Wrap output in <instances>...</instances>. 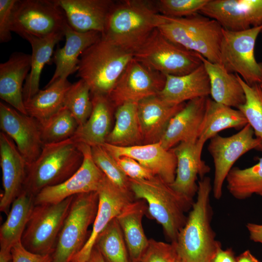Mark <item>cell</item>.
I'll use <instances>...</instances> for the list:
<instances>
[{
	"label": "cell",
	"instance_id": "6da1fadb",
	"mask_svg": "<svg viewBox=\"0 0 262 262\" xmlns=\"http://www.w3.org/2000/svg\"><path fill=\"white\" fill-rule=\"evenodd\" d=\"M212 185L205 176L198 182L197 197L186 222L173 243L183 262H211L221 243L215 239L211 226L213 209L210 202Z\"/></svg>",
	"mask_w": 262,
	"mask_h": 262
},
{
	"label": "cell",
	"instance_id": "7a4b0ae2",
	"mask_svg": "<svg viewBox=\"0 0 262 262\" xmlns=\"http://www.w3.org/2000/svg\"><path fill=\"white\" fill-rule=\"evenodd\" d=\"M156 0L115 1L102 36L133 54L160 20Z\"/></svg>",
	"mask_w": 262,
	"mask_h": 262
},
{
	"label": "cell",
	"instance_id": "3957f363",
	"mask_svg": "<svg viewBox=\"0 0 262 262\" xmlns=\"http://www.w3.org/2000/svg\"><path fill=\"white\" fill-rule=\"evenodd\" d=\"M129 183L135 199L147 202L149 215L162 226L171 243L175 242L186 222L185 213L191 209L194 202L186 200L156 176L148 180L129 179Z\"/></svg>",
	"mask_w": 262,
	"mask_h": 262
},
{
	"label": "cell",
	"instance_id": "277c9868",
	"mask_svg": "<svg viewBox=\"0 0 262 262\" xmlns=\"http://www.w3.org/2000/svg\"><path fill=\"white\" fill-rule=\"evenodd\" d=\"M133 56L102 36L81 55L76 77L87 84L91 94L108 96Z\"/></svg>",
	"mask_w": 262,
	"mask_h": 262
},
{
	"label": "cell",
	"instance_id": "5b68a950",
	"mask_svg": "<svg viewBox=\"0 0 262 262\" xmlns=\"http://www.w3.org/2000/svg\"><path fill=\"white\" fill-rule=\"evenodd\" d=\"M83 160L72 137L44 145L37 159L27 166L23 190L35 196L44 188L64 182L79 169Z\"/></svg>",
	"mask_w": 262,
	"mask_h": 262
},
{
	"label": "cell",
	"instance_id": "8992f818",
	"mask_svg": "<svg viewBox=\"0 0 262 262\" xmlns=\"http://www.w3.org/2000/svg\"><path fill=\"white\" fill-rule=\"evenodd\" d=\"M157 29L171 41L220 64L223 29L216 20L199 13L180 18L161 14Z\"/></svg>",
	"mask_w": 262,
	"mask_h": 262
},
{
	"label": "cell",
	"instance_id": "52a82bcc",
	"mask_svg": "<svg viewBox=\"0 0 262 262\" xmlns=\"http://www.w3.org/2000/svg\"><path fill=\"white\" fill-rule=\"evenodd\" d=\"M133 55L144 66L165 76L183 75L202 64L198 53L171 41L157 28Z\"/></svg>",
	"mask_w": 262,
	"mask_h": 262
},
{
	"label": "cell",
	"instance_id": "ba28073f",
	"mask_svg": "<svg viewBox=\"0 0 262 262\" xmlns=\"http://www.w3.org/2000/svg\"><path fill=\"white\" fill-rule=\"evenodd\" d=\"M98 204L97 192L74 196L51 255V262H71L82 248L88 239V229L95 220Z\"/></svg>",
	"mask_w": 262,
	"mask_h": 262
},
{
	"label": "cell",
	"instance_id": "9c48e42d",
	"mask_svg": "<svg viewBox=\"0 0 262 262\" xmlns=\"http://www.w3.org/2000/svg\"><path fill=\"white\" fill-rule=\"evenodd\" d=\"M262 25L240 32L223 30L220 64L229 72L237 74L248 85H262V63L254 55Z\"/></svg>",
	"mask_w": 262,
	"mask_h": 262
},
{
	"label": "cell",
	"instance_id": "30bf717a",
	"mask_svg": "<svg viewBox=\"0 0 262 262\" xmlns=\"http://www.w3.org/2000/svg\"><path fill=\"white\" fill-rule=\"evenodd\" d=\"M74 196L56 203L34 205L21 239L27 249L52 255Z\"/></svg>",
	"mask_w": 262,
	"mask_h": 262
},
{
	"label": "cell",
	"instance_id": "8fae6325",
	"mask_svg": "<svg viewBox=\"0 0 262 262\" xmlns=\"http://www.w3.org/2000/svg\"><path fill=\"white\" fill-rule=\"evenodd\" d=\"M67 22L56 0H17L13 12L12 31L21 37H43L63 32Z\"/></svg>",
	"mask_w": 262,
	"mask_h": 262
},
{
	"label": "cell",
	"instance_id": "7c38bea8",
	"mask_svg": "<svg viewBox=\"0 0 262 262\" xmlns=\"http://www.w3.org/2000/svg\"><path fill=\"white\" fill-rule=\"evenodd\" d=\"M254 135L253 129L247 124L231 136L217 134L210 140L208 150L214 165L212 191L215 199L221 198L224 182L236 161L251 150L262 151V143Z\"/></svg>",
	"mask_w": 262,
	"mask_h": 262
},
{
	"label": "cell",
	"instance_id": "4fadbf2b",
	"mask_svg": "<svg viewBox=\"0 0 262 262\" xmlns=\"http://www.w3.org/2000/svg\"><path fill=\"white\" fill-rule=\"evenodd\" d=\"M165 81V75L148 68L133 57L108 97L115 108L125 102L138 103L158 94Z\"/></svg>",
	"mask_w": 262,
	"mask_h": 262
},
{
	"label": "cell",
	"instance_id": "5bb4252c",
	"mask_svg": "<svg viewBox=\"0 0 262 262\" xmlns=\"http://www.w3.org/2000/svg\"><path fill=\"white\" fill-rule=\"evenodd\" d=\"M78 145L83 155L80 167L64 182L41 190L34 196V205L56 203L78 194L98 191L105 175L93 160L91 147L83 143Z\"/></svg>",
	"mask_w": 262,
	"mask_h": 262
},
{
	"label": "cell",
	"instance_id": "9a60e30c",
	"mask_svg": "<svg viewBox=\"0 0 262 262\" xmlns=\"http://www.w3.org/2000/svg\"><path fill=\"white\" fill-rule=\"evenodd\" d=\"M0 128L14 141L27 166L37 159L44 144L35 119L0 102Z\"/></svg>",
	"mask_w": 262,
	"mask_h": 262
},
{
	"label": "cell",
	"instance_id": "2e32d148",
	"mask_svg": "<svg viewBox=\"0 0 262 262\" xmlns=\"http://www.w3.org/2000/svg\"><path fill=\"white\" fill-rule=\"evenodd\" d=\"M97 192L98 204L92 231L82 248L71 262H87L99 235L128 204L135 199L131 191L119 188L105 176Z\"/></svg>",
	"mask_w": 262,
	"mask_h": 262
},
{
	"label": "cell",
	"instance_id": "e0dca14e",
	"mask_svg": "<svg viewBox=\"0 0 262 262\" xmlns=\"http://www.w3.org/2000/svg\"><path fill=\"white\" fill-rule=\"evenodd\" d=\"M199 13L226 31H243L262 25V0H209Z\"/></svg>",
	"mask_w": 262,
	"mask_h": 262
},
{
	"label": "cell",
	"instance_id": "ac0fdd59",
	"mask_svg": "<svg viewBox=\"0 0 262 262\" xmlns=\"http://www.w3.org/2000/svg\"><path fill=\"white\" fill-rule=\"evenodd\" d=\"M196 142H182L171 149L176 157L177 168L175 180L170 185L191 202H194L193 197L197 192V176L202 179L210 171V167L202 160V151L197 147Z\"/></svg>",
	"mask_w": 262,
	"mask_h": 262
},
{
	"label": "cell",
	"instance_id": "d6986e66",
	"mask_svg": "<svg viewBox=\"0 0 262 262\" xmlns=\"http://www.w3.org/2000/svg\"><path fill=\"white\" fill-rule=\"evenodd\" d=\"M102 146L114 158L131 157L168 184L175 178L177 159L171 149H164L157 142L131 147H119L105 143Z\"/></svg>",
	"mask_w": 262,
	"mask_h": 262
},
{
	"label": "cell",
	"instance_id": "ffe728a7",
	"mask_svg": "<svg viewBox=\"0 0 262 262\" xmlns=\"http://www.w3.org/2000/svg\"><path fill=\"white\" fill-rule=\"evenodd\" d=\"M0 164L3 188L0 210L7 215L13 202L23 190L27 164L14 141L1 131Z\"/></svg>",
	"mask_w": 262,
	"mask_h": 262
},
{
	"label": "cell",
	"instance_id": "44dd1931",
	"mask_svg": "<svg viewBox=\"0 0 262 262\" xmlns=\"http://www.w3.org/2000/svg\"><path fill=\"white\" fill-rule=\"evenodd\" d=\"M68 24L81 33L95 31L102 33L113 0H56Z\"/></svg>",
	"mask_w": 262,
	"mask_h": 262
},
{
	"label": "cell",
	"instance_id": "7402d4cb",
	"mask_svg": "<svg viewBox=\"0 0 262 262\" xmlns=\"http://www.w3.org/2000/svg\"><path fill=\"white\" fill-rule=\"evenodd\" d=\"M185 103L172 105L158 94L143 99L137 103V115L143 145L159 142L172 117Z\"/></svg>",
	"mask_w": 262,
	"mask_h": 262
},
{
	"label": "cell",
	"instance_id": "603a6c76",
	"mask_svg": "<svg viewBox=\"0 0 262 262\" xmlns=\"http://www.w3.org/2000/svg\"><path fill=\"white\" fill-rule=\"evenodd\" d=\"M208 97L190 100L170 120L159 142L170 150L182 142L197 140Z\"/></svg>",
	"mask_w": 262,
	"mask_h": 262
},
{
	"label": "cell",
	"instance_id": "cb8c5ba5",
	"mask_svg": "<svg viewBox=\"0 0 262 262\" xmlns=\"http://www.w3.org/2000/svg\"><path fill=\"white\" fill-rule=\"evenodd\" d=\"M63 32L66 38L65 44L53 53L51 61L55 65V69L47 84L59 79H67L70 75L77 72L82 54L102 37V33L98 32H77L72 29L67 22L65 24Z\"/></svg>",
	"mask_w": 262,
	"mask_h": 262
},
{
	"label": "cell",
	"instance_id": "d4e9b609",
	"mask_svg": "<svg viewBox=\"0 0 262 262\" xmlns=\"http://www.w3.org/2000/svg\"><path fill=\"white\" fill-rule=\"evenodd\" d=\"M31 55L13 52L0 64V98L19 112L27 115L23 97V82L31 69Z\"/></svg>",
	"mask_w": 262,
	"mask_h": 262
},
{
	"label": "cell",
	"instance_id": "484cf974",
	"mask_svg": "<svg viewBox=\"0 0 262 262\" xmlns=\"http://www.w3.org/2000/svg\"><path fill=\"white\" fill-rule=\"evenodd\" d=\"M158 95L172 105L196 98L209 97L211 95L210 82L203 63L194 71L183 75H166L164 86Z\"/></svg>",
	"mask_w": 262,
	"mask_h": 262
},
{
	"label": "cell",
	"instance_id": "4316f807",
	"mask_svg": "<svg viewBox=\"0 0 262 262\" xmlns=\"http://www.w3.org/2000/svg\"><path fill=\"white\" fill-rule=\"evenodd\" d=\"M93 104L92 113L82 125L79 126L72 137L77 143L91 147L102 146L106 142L112 130L115 108L108 96L91 94Z\"/></svg>",
	"mask_w": 262,
	"mask_h": 262
},
{
	"label": "cell",
	"instance_id": "83f0119b",
	"mask_svg": "<svg viewBox=\"0 0 262 262\" xmlns=\"http://www.w3.org/2000/svg\"><path fill=\"white\" fill-rule=\"evenodd\" d=\"M142 199L128 204L116 217L121 229L131 262H140L149 242L142 226L147 207Z\"/></svg>",
	"mask_w": 262,
	"mask_h": 262
},
{
	"label": "cell",
	"instance_id": "f1b7e54d",
	"mask_svg": "<svg viewBox=\"0 0 262 262\" xmlns=\"http://www.w3.org/2000/svg\"><path fill=\"white\" fill-rule=\"evenodd\" d=\"M247 121L241 111L216 102L209 97L200 126L196 145L202 151L206 142L229 128L242 129Z\"/></svg>",
	"mask_w": 262,
	"mask_h": 262
},
{
	"label": "cell",
	"instance_id": "f546056e",
	"mask_svg": "<svg viewBox=\"0 0 262 262\" xmlns=\"http://www.w3.org/2000/svg\"><path fill=\"white\" fill-rule=\"evenodd\" d=\"M199 57L209 76L212 99L238 109L245 103L246 95L237 75L229 72L220 64Z\"/></svg>",
	"mask_w": 262,
	"mask_h": 262
},
{
	"label": "cell",
	"instance_id": "4dcf8cb0",
	"mask_svg": "<svg viewBox=\"0 0 262 262\" xmlns=\"http://www.w3.org/2000/svg\"><path fill=\"white\" fill-rule=\"evenodd\" d=\"M64 37V32L57 33L49 36L38 37L31 35H24L22 38L31 44V66L30 72L23 85V97L26 101L40 90L39 83L42 70L46 64L51 61L55 46Z\"/></svg>",
	"mask_w": 262,
	"mask_h": 262
},
{
	"label": "cell",
	"instance_id": "1f68e13d",
	"mask_svg": "<svg viewBox=\"0 0 262 262\" xmlns=\"http://www.w3.org/2000/svg\"><path fill=\"white\" fill-rule=\"evenodd\" d=\"M34 206V196L23 190L0 228V249L11 251L21 239Z\"/></svg>",
	"mask_w": 262,
	"mask_h": 262
},
{
	"label": "cell",
	"instance_id": "d6a6232c",
	"mask_svg": "<svg viewBox=\"0 0 262 262\" xmlns=\"http://www.w3.org/2000/svg\"><path fill=\"white\" fill-rule=\"evenodd\" d=\"M115 125L106 142L119 147L143 145L137 115V103L125 102L116 108Z\"/></svg>",
	"mask_w": 262,
	"mask_h": 262
},
{
	"label": "cell",
	"instance_id": "836d02e7",
	"mask_svg": "<svg viewBox=\"0 0 262 262\" xmlns=\"http://www.w3.org/2000/svg\"><path fill=\"white\" fill-rule=\"evenodd\" d=\"M70 83L67 79H59L44 90L39 91L24 101L27 115L41 122L59 111L64 107L66 93Z\"/></svg>",
	"mask_w": 262,
	"mask_h": 262
},
{
	"label": "cell",
	"instance_id": "e575fe53",
	"mask_svg": "<svg viewBox=\"0 0 262 262\" xmlns=\"http://www.w3.org/2000/svg\"><path fill=\"white\" fill-rule=\"evenodd\" d=\"M247 168L233 167L227 178V188L235 198L245 199L255 194L262 197V157Z\"/></svg>",
	"mask_w": 262,
	"mask_h": 262
},
{
	"label": "cell",
	"instance_id": "d590c367",
	"mask_svg": "<svg viewBox=\"0 0 262 262\" xmlns=\"http://www.w3.org/2000/svg\"><path fill=\"white\" fill-rule=\"evenodd\" d=\"M95 246L106 262H131L123 233L116 218L99 235Z\"/></svg>",
	"mask_w": 262,
	"mask_h": 262
},
{
	"label": "cell",
	"instance_id": "8d00e7d4",
	"mask_svg": "<svg viewBox=\"0 0 262 262\" xmlns=\"http://www.w3.org/2000/svg\"><path fill=\"white\" fill-rule=\"evenodd\" d=\"M39 124L44 145L61 142L72 137L79 127L76 119L65 107Z\"/></svg>",
	"mask_w": 262,
	"mask_h": 262
},
{
	"label": "cell",
	"instance_id": "74e56055",
	"mask_svg": "<svg viewBox=\"0 0 262 262\" xmlns=\"http://www.w3.org/2000/svg\"><path fill=\"white\" fill-rule=\"evenodd\" d=\"M64 107L69 111L79 126L88 119L93 104L90 88L83 80L80 79L71 83L66 93Z\"/></svg>",
	"mask_w": 262,
	"mask_h": 262
},
{
	"label": "cell",
	"instance_id": "f35d334b",
	"mask_svg": "<svg viewBox=\"0 0 262 262\" xmlns=\"http://www.w3.org/2000/svg\"><path fill=\"white\" fill-rule=\"evenodd\" d=\"M246 95L244 104L238 108L253 129L254 135L262 143V88L260 85H247L239 76Z\"/></svg>",
	"mask_w": 262,
	"mask_h": 262
},
{
	"label": "cell",
	"instance_id": "ab89813d",
	"mask_svg": "<svg viewBox=\"0 0 262 262\" xmlns=\"http://www.w3.org/2000/svg\"><path fill=\"white\" fill-rule=\"evenodd\" d=\"M91 151L94 163L104 175L119 188L131 191L129 178L112 155L101 146L92 147Z\"/></svg>",
	"mask_w": 262,
	"mask_h": 262
},
{
	"label": "cell",
	"instance_id": "60d3db41",
	"mask_svg": "<svg viewBox=\"0 0 262 262\" xmlns=\"http://www.w3.org/2000/svg\"><path fill=\"white\" fill-rule=\"evenodd\" d=\"M209 0H156L158 10L161 15L171 17H184L196 13Z\"/></svg>",
	"mask_w": 262,
	"mask_h": 262
},
{
	"label": "cell",
	"instance_id": "b9f144b4",
	"mask_svg": "<svg viewBox=\"0 0 262 262\" xmlns=\"http://www.w3.org/2000/svg\"><path fill=\"white\" fill-rule=\"evenodd\" d=\"M178 255L173 243L149 240L148 246L142 257L141 262H177Z\"/></svg>",
	"mask_w": 262,
	"mask_h": 262
},
{
	"label": "cell",
	"instance_id": "7bdbcfd3",
	"mask_svg": "<svg viewBox=\"0 0 262 262\" xmlns=\"http://www.w3.org/2000/svg\"><path fill=\"white\" fill-rule=\"evenodd\" d=\"M17 0H0V42L12 39L13 12Z\"/></svg>",
	"mask_w": 262,
	"mask_h": 262
},
{
	"label": "cell",
	"instance_id": "ee69618b",
	"mask_svg": "<svg viewBox=\"0 0 262 262\" xmlns=\"http://www.w3.org/2000/svg\"><path fill=\"white\" fill-rule=\"evenodd\" d=\"M115 159L129 179L148 180L155 177L150 171L131 157L121 156Z\"/></svg>",
	"mask_w": 262,
	"mask_h": 262
},
{
	"label": "cell",
	"instance_id": "f6af8a7d",
	"mask_svg": "<svg viewBox=\"0 0 262 262\" xmlns=\"http://www.w3.org/2000/svg\"><path fill=\"white\" fill-rule=\"evenodd\" d=\"M11 262H51V254H39L27 249L20 241L11 250Z\"/></svg>",
	"mask_w": 262,
	"mask_h": 262
},
{
	"label": "cell",
	"instance_id": "bcb514c9",
	"mask_svg": "<svg viewBox=\"0 0 262 262\" xmlns=\"http://www.w3.org/2000/svg\"><path fill=\"white\" fill-rule=\"evenodd\" d=\"M236 257L232 248L226 250L220 247L211 261V262H235Z\"/></svg>",
	"mask_w": 262,
	"mask_h": 262
},
{
	"label": "cell",
	"instance_id": "7dc6e473",
	"mask_svg": "<svg viewBox=\"0 0 262 262\" xmlns=\"http://www.w3.org/2000/svg\"><path fill=\"white\" fill-rule=\"evenodd\" d=\"M246 227L250 239L255 242L262 244V224L248 223Z\"/></svg>",
	"mask_w": 262,
	"mask_h": 262
},
{
	"label": "cell",
	"instance_id": "c3c4849f",
	"mask_svg": "<svg viewBox=\"0 0 262 262\" xmlns=\"http://www.w3.org/2000/svg\"><path fill=\"white\" fill-rule=\"evenodd\" d=\"M235 262H261L249 250H246L236 257Z\"/></svg>",
	"mask_w": 262,
	"mask_h": 262
},
{
	"label": "cell",
	"instance_id": "681fc988",
	"mask_svg": "<svg viewBox=\"0 0 262 262\" xmlns=\"http://www.w3.org/2000/svg\"><path fill=\"white\" fill-rule=\"evenodd\" d=\"M87 262H106L102 255L95 246Z\"/></svg>",
	"mask_w": 262,
	"mask_h": 262
},
{
	"label": "cell",
	"instance_id": "f907efd6",
	"mask_svg": "<svg viewBox=\"0 0 262 262\" xmlns=\"http://www.w3.org/2000/svg\"><path fill=\"white\" fill-rule=\"evenodd\" d=\"M11 259V251L0 250V262H9Z\"/></svg>",
	"mask_w": 262,
	"mask_h": 262
},
{
	"label": "cell",
	"instance_id": "816d5d0a",
	"mask_svg": "<svg viewBox=\"0 0 262 262\" xmlns=\"http://www.w3.org/2000/svg\"><path fill=\"white\" fill-rule=\"evenodd\" d=\"M177 262H183L180 258V257L178 256V260L177 261Z\"/></svg>",
	"mask_w": 262,
	"mask_h": 262
},
{
	"label": "cell",
	"instance_id": "f5cc1de1",
	"mask_svg": "<svg viewBox=\"0 0 262 262\" xmlns=\"http://www.w3.org/2000/svg\"><path fill=\"white\" fill-rule=\"evenodd\" d=\"M261 87H262V85H261Z\"/></svg>",
	"mask_w": 262,
	"mask_h": 262
},
{
	"label": "cell",
	"instance_id": "db71d44e",
	"mask_svg": "<svg viewBox=\"0 0 262 262\" xmlns=\"http://www.w3.org/2000/svg\"><path fill=\"white\" fill-rule=\"evenodd\" d=\"M261 33H262V31Z\"/></svg>",
	"mask_w": 262,
	"mask_h": 262
},
{
	"label": "cell",
	"instance_id": "11a10c76",
	"mask_svg": "<svg viewBox=\"0 0 262 262\" xmlns=\"http://www.w3.org/2000/svg\"></svg>",
	"mask_w": 262,
	"mask_h": 262
}]
</instances>
